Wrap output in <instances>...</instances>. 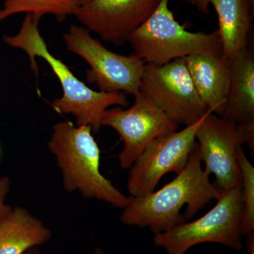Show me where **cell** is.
I'll use <instances>...</instances> for the list:
<instances>
[{
	"instance_id": "6da1fadb",
	"label": "cell",
	"mask_w": 254,
	"mask_h": 254,
	"mask_svg": "<svg viewBox=\"0 0 254 254\" xmlns=\"http://www.w3.org/2000/svg\"><path fill=\"white\" fill-rule=\"evenodd\" d=\"M221 194L203 170L195 143L181 173L160 190L130 197L120 220L128 226L147 227L157 235L187 222Z\"/></svg>"
},
{
	"instance_id": "7a4b0ae2",
	"label": "cell",
	"mask_w": 254,
	"mask_h": 254,
	"mask_svg": "<svg viewBox=\"0 0 254 254\" xmlns=\"http://www.w3.org/2000/svg\"><path fill=\"white\" fill-rule=\"evenodd\" d=\"M41 18L26 14L21 28L13 36L5 35L2 41L6 46L24 52L30 60L31 68L38 73L36 58L48 63L59 80L63 95L53 100L52 107L58 113L71 115L76 118V126H90L93 133L102 127L103 115L110 107L128 104L123 93L96 91L78 79L70 68L50 53L38 28Z\"/></svg>"
},
{
	"instance_id": "3957f363",
	"label": "cell",
	"mask_w": 254,
	"mask_h": 254,
	"mask_svg": "<svg viewBox=\"0 0 254 254\" xmlns=\"http://www.w3.org/2000/svg\"><path fill=\"white\" fill-rule=\"evenodd\" d=\"M48 147L56 158L64 189L88 199L124 208L130 197L123 194L100 172V150L90 126L67 121L55 124Z\"/></svg>"
},
{
	"instance_id": "277c9868",
	"label": "cell",
	"mask_w": 254,
	"mask_h": 254,
	"mask_svg": "<svg viewBox=\"0 0 254 254\" xmlns=\"http://www.w3.org/2000/svg\"><path fill=\"white\" fill-rule=\"evenodd\" d=\"M133 54L145 64L163 65L195 54L222 56L218 30L212 33L190 32L180 24L161 0L153 14L135 30L128 42Z\"/></svg>"
},
{
	"instance_id": "5b68a950",
	"label": "cell",
	"mask_w": 254,
	"mask_h": 254,
	"mask_svg": "<svg viewBox=\"0 0 254 254\" xmlns=\"http://www.w3.org/2000/svg\"><path fill=\"white\" fill-rule=\"evenodd\" d=\"M242 188L227 190L208 213L194 221L183 222L155 235L153 243L168 254H186L191 247L204 243L242 250Z\"/></svg>"
},
{
	"instance_id": "8992f818",
	"label": "cell",
	"mask_w": 254,
	"mask_h": 254,
	"mask_svg": "<svg viewBox=\"0 0 254 254\" xmlns=\"http://www.w3.org/2000/svg\"><path fill=\"white\" fill-rule=\"evenodd\" d=\"M68 51L82 58L89 66L87 81L100 91L123 93L136 96L140 92L145 63L135 54H117L91 36L87 28L71 25L63 34Z\"/></svg>"
},
{
	"instance_id": "52a82bcc",
	"label": "cell",
	"mask_w": 254,
	"mask_h": 254,
	"mask_svg": "<svg viewBox=\"0 0 254 254\" xmlns=\"http://www.w3.org/2000/svg\"><path fill=\"white\" fill-rule=\"evenodd\" d=\"M195 141L204 171L215 177L214 187L220 193L242 187L237 150L248 143L254 152V123L237 125L213 113L207 115L195 133Z\"/></svg>"
},
{
	"instance_id": "ba28073f",
	"label": "cell",
	"mask_w": 254,
	"mask_h": 254,
	"mask_svg": "<svg viewBox=\"0 0 254 254\" xmlns=\"http://www.w3.org/2000/svg\"><path fill=\"white\" fill-rule=\"evenodd\" d=\"M185 58L163 65L145 64L140 92L175 123L190 126L213 112L195 89Z\"/></svg>"
},
{
	"instance_id": "9c48e42d",
	"label": "cell",
	"mask_w": 254,
	"mask_h": 254,
	"mask_svg": "<svg viewBox=\"0 0 254 254\" xmlns=\"http://www.w3.org/2000/svg\"><path fill=\"white\" fill-rule=\"evenodd\" d=\"M134 103L126 110H107L102 118V126L118 132L124 143L118 155L119 164L128 170L145 148L159 137L177 131L179 125L139 92Z\"/></svg>"
},
{
	"instance_id": "30bf717a",
	"label": "cell",
	"mask_w": 254,
	"mask_h": 254,
	"mask_svg": "<svg viewBox=\"0 0 254 254\" xmlns=\"http://www.w3.org/2000/svg\"><path fill=\"white\" fill-rule=\"evenodd\" d=\"M207 115L180 131L159 137L145 148L128 169L127 190L131 196H143L154 191L166 174L181 173L196 143L197 129Z\"/></svg>"
},
{
	"instance_id": "8fae6325",
	"label": "cell",
	"mask_w": 254,
	"mask_h": 254,
	"mask_svg": "<svg viewBox=\"0 0 254 254\" xmlns=\"http://www.w3.org/2000/svg\"><path fill=\"white\" fill-rule=\"evenodd\" d=\"M161 0H90L73 15L81 26L103 41L116 46L128 42L132 33L148 19Z\"/></svg>"
},
{
	"instance_id": "7c38bea8",
	"label": "cell",
	"mask_w": 254,
	"mask_h": 254,
	"mask_svg": "<svg viewBox=\"0 0 254 254\" xmlns=\"http://www.w3.org/2000/svg\"><path fill=\"white\" fill-rule=\"evenodd\" d=\"M185 59L200 98L214 114L221 116L230 88V63L222 56L206 54Z\"/></svg>"
},
{
	"instance_id": "4fadbf2b",
	"label": "cell",
	"mask_w": 254,
	"mask_h": 254,
	"mask_svg": "<svg viewBox=\"0 0 254 254\" xmlns=\"http://www.w3.org/2000/svg\"><path fill=\"white\" fill-rule=\"evenodd\" d=\"M210 4L218 15L222 57L230 62L240 50L248 47L252 9L246 0H195L193 5L200 12L208 14Z\"/></svg>"
},
{
	"instance_id": "5bb4252c",
	"label": "cell",
	"mask_w": 254,
	"mask_h": 254,
	"mask_svg": "<svg viewBox=\"0 0 254 254\" xmlns=\"http://www.w3.org/2000/svg\"><path fill=\"white\" fill-rule=\"evenodd\" d=\"M230 83L221 118L237 125L254 123V55L248 47L230 62Z\"/></svg>"
},
{
	"instance_id": "9a60e30c",
	"label": "cell",
	"mask_w": 254,
	"mask_h": 254,
	"mask_svg": "<svg viewBox=\"0 0 254 254\" xmlns=\"http://www.w3.org/2000/svg\"><path fill=\"white\" fill-rule=\"evenodd\" d=\"M51 237V230L39 218L17 206L0 223V254H23Z\"/></svg>"
},
{
	"instance_id": "2e32d148",
	"label": "cell",
	"mask_w": 254,
	"mask_h": 254,
	"mask_svg": "<svg viewBox=\"0 0 254 254\" xmlns=\"http://www.w3.org/2000/svg\"><path fill=\"white\" fill-rule=\"evenodd\" d=\"M76 7L70 0H4L0 9V22L19 14H31L41 18L53 15L59 21L73 15Z\"/></svg>"
},
{
	"instance_id": "e0dca14e",
	"label": "cell",
	"mask_w": 254,
	"mask_h": 254,
	"mask_svg": "<svg viewBox=\"0 0 254 254\" xmlns=\"http://www.w3.org/2000/svg\"><path fill=\"white\" fill-rule=\"evenodd\" d=\"M237 159L242 177V235H247L254 230V167L247 158L242 145L237 148Z\"/></svg>"
},
{
	"instance_id": "ac0fdd59",
	"label": "cell",
	"mask_w": 254,
	"mask_h": 254,
	"mask_svg": "<svg viewBox=\"0 0 254 254\" xmlns=\"http://www.w3.org/2000/svg\"><path fill=\"white\" fill-rule=\"evenodd\" d=\"M10 190V180L7 177H0V223L6 217L9 216L13 208L10 205L6 204V195Z\"/></svg>"
},
{
	"instance_id": "d6986e66",
	"label": "cell",
	"mask_w": 254,
	"mask_h": 254,
	"mask_svg": "<svg viewBox=\"0 0 254 254\" xmlns=\"http://www.w3.org/2000/svg\"><path fill=\"white\" fill-rule=\"evenodd\" d=\"M247 247L248 249L250 254H254V234L253 232L248 234L247 235Z\"/></svg>"
},
{
	"instance_id": "ffe728a7",
	"label": "cell",
	"mask_w": 254,
	"mask_h": 254,
	"mask_svg": "<svg viewBox=\"0 0 254 254\" xmlns=\"http://www.w3.org/2000/svg\"><path fill=\"white\" fill-rule=\"evenodd\" d=\"M23 254H43L41 251H40L38 247H31L28 249Z\"/></svg>"
},
{
	"instance_id": "44dd1931",
	"label": "cell",
	"mask_w": 254,
	"mask_h": 254,
	"mask_svg": "<svg viewBox=\"0 0 254 254\" xmlns=\"http://www.w3.org/2000/svg\"><path fill=\"white\" fill-rule=\"evenodd\" d=\"M71 1V3L73 4V6L76 8L78 7V6H81V5L86 4V3L88 2L90 0H70Z\"/></svg>"
},
{
	"instance_id": "7402d4cb",
	"label": "cell",
	"mask_w": 254,
	"mask_h": 254,
	"mask_svg": "<svg viewBox=\"0 0 254 254\" xmlns=\"http://www.w3.org/2000/svg\"><path fill=\"white\" fill-rule=\"evenodd\" d=\"M246 1H247V4H249V6H250L251 9L253 11L254 6V0H246Z\"/></svg>"
},
{
	"instance_id": "603a6c76",
	"label": "cell",
	"mask_w": 254,
	"mask_h": 254,
	"mask_svg": "<svg viewBox=\"0 0 254 254\" xmlns=\"http://www.w3.org/2000/svg\"><path fill=\"white\" fill-rule=\"evenodd\" d=\"M93 254H107L101 248L95 249Z\"/></svg>"
},
{
	"instance_id": "cb8c5ba5",
	"label": "cell",
	"mask_w": 254,
	"mask_h": 254,
	"mask_svg": "<svg viewBox=\"0 0 254 254\" xmlns=\"http://www.w3.org/2000/svg\"><path fill=\"white\" fill-rule=\"evenodd\" d=\"M195 0H189V2L190 3V4L193 5V2H194Z\"/></svg>"
}]
</instances>
